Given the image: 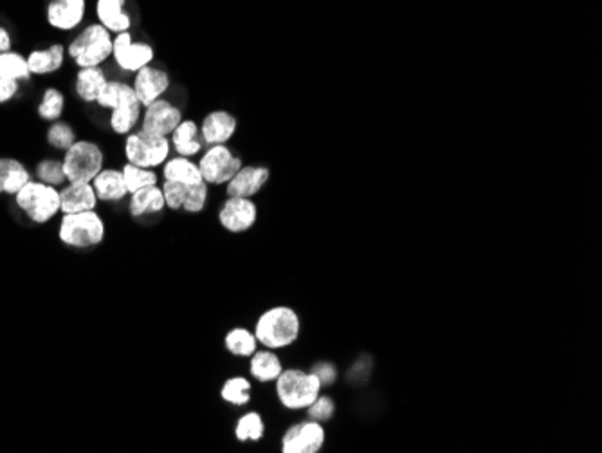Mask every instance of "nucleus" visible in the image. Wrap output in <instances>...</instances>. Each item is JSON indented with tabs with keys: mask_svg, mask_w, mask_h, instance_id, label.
Wrapping results in <instances>:
<instances>
[{
	"mask_svg": "<svg viewBox=\"0 0 602 453\" xmlns=\"http://www.w3.org/2000/svg\"><path fill=\"white\" fill-rule=\"evenodd\" d=\"M96 107L108 112V128L114 136L125 137L139 128L143 105L139 103L130 81L110 78L98 98Z\"/></svg>",
	"mask_w": 602,
	"mask_h": 453,
	"instance_id": "obj_1",
	"label": "nucleus"
},
{
	"mask_svg": "<svg viewBox=\"0 0 602 453\" xmlns=\"http://www.w3.org/2000/svg\"><path fill=\"white\" fill-rule=\"evenodd\" d=\"M300 315L291 306H273L260 313L255 322L253 333L259 340V345L271 351H286L293 347L301 336Z\"/></svg>",
	"mask_w": 602,
	"mask_h": 453,
	"instance_id": "obj_2",
	"label": "nucleus"
},
{
	"mask_svg": "<svg viewBox=\"0 0 602 453\" xmlns=\"http://www.w3.org/2000/svg\"><path fill=\"white\" fill-rule=\"evenodd\" d=\"M114 34L96 20L80 27L65 43L67 58L76 69L105 67L112 58Z\"/></svg>",
	"mask_w": 602,
	"mask_h": 453,
	"instance_id": "obj_3",
	"label": "nucleus"
},
{
	"mask_svg": "<svg viewBox=\"0 0 602 453\" xmlns=\"http://www.w3.org/2000/svg\"><path fill=\"white\" fill-rule=\"evenodd\" d=\"M58 241L76 251L99 248L107 237V221L98 210L61 213L58 217Z\"/></svg>",
	"mask_w": 602,
	"mask_h": 453,
	"instance_id": "obj_4",
	"label": "nucleus"
},
{
	"mask_svg": "<svg viewBox=\"0 0 602 453\" xmlns=\"http://www.w3.org/2000/svg\"><path fill=\"white\" fill-rule=\"evenodd\" d=\"M14 208L34 226L52 222L61 215L60 188L31 179L14 197Z\"/></svg>",
	"mask_w": 602,
	"mask_h": 453,
	"instance_id": "obj_5",
	"label": "nucleus"
},
{
	"mask_svg": "<svg viewBox=\"0 0 602 453\" xmlns=\"http://www.w3.org/2000/svg\"><path fill=\"white\" fill-rule=\"evenodd\" d=\"M323 385L312 371L298 367L284 369L275 382V394L278 403L289 412L306 411L321 394Z\"/></svg>",
	"mask_w": 602,
	"mask_h": 453,
	"instance_id": "obj_6",
	"label": "nucleus"
},
{
	"mask_svg": "<svg viewBox=\"0 0 602 453\" xmlns=\"http://www.w3.org/2000/svg\"><path fill=\"white\" fill-rule=\"evenodd\" d=\"M67 183H92L107 166L105 146L90 137H78L61 156Z\"/></svg>",
	"mask_w": 602,
	"mask_h": 453,
	"instance_id": "obj_7",
	"label": "nucleus"
},
{
	"mask_svg": "<svg viewBox=\"0 0 602 453\" xmlns=\"http://www.w3.org/2000/svg\"><path fill=\"white\" fill-rule=\"evenodd\" d=\"M170 137L154 136L136 128L128 136L123 137V157L125 163H132L137 166L159 170L166 159L172 156Z\"/></svg>",
	"mask_w": 602,
	"mask_h": 453,
	"instance_id": "obj_8",
	"label": "nucleus"
},
{
	"mask_svg": "<svg viewBox=\"0 0 602 453\" xmlns=\"http://www.w3.org/2000/svg\"><path fill=\"white\" fill-rule=\"evenodd\" d=\"M197 163L206 184L226 186L242 168L244 159L230 145H212L202 150Z\"/></svg>",
	"mask_w": 602,
	"mask_h": 453,
	"instance_id": "obj_9",
	"label": "nucleus"
},
{
	"mask_svg": "<svg viewBox=\"0 0 602 453\" xmlns=\"http://www.w3.org/2000/svg\"><path fill=\"white\" fill-rule=\"evenodd\" d=\"M110 61L125 74H136L155 61V47L150 42L137 40L132 31L114 34Z\"/></svg>",
	"mask_w": 602,
	"mask_h": 453,
	"instance_id": "obj_10",
	"label": "nucleus"
},
{
	"mask_svg": "<svg viewBox=\"0 0 602 453\" xmlns=\"http://www.w3.org/2000/svg\"><path fill=\"white\" fill-rule=\"evenodd\" d=\"M184 119L183 109L172 101L170 98H159L154 103L143 107V116L139 121V128L143 132L170 137L177 125Z\"/></svg>",
	"mask_w": 602,
	"mask_h": 453,
	"instance_id": "obj_11",
	"label": "nucleus"
},
{
	"mask_svg": "<svg viewBox=\"0 0 602 453\" xmlns=\"http://www.w3.org/2000/svg\"><path fill=\"white\" fill-rule=\"evenodd\" d=\"M260 210L255 199L248 197H226L219 210V224L231 235H242L255 228Z\"/></svg>",
	"mask_w": 602,
	"mask_h": 453,
	"instance_id": "obj_12",
	"label": "nucleus"
},
{
	"mask_svg": "<svg viewBox=\"0 0 602 453\" xmlns=\"http://www.w3.org/2000/svg\"><path fill=\"white\" fill-rule=\"evenodd\" d=\"M325 443H326L325 425L306 418L291 425L284 432L280 439V448L282 453H317L323 450Z\"/></svg>",
	"mask_w": 602,
	"mask_h": 453,
	"instance_id": "obj_13",
	"label": "nucleus"
},
{
	"mask_svg": "<svg viewBox=\"0 0 602 453\" xmlns=\"http://www.w3.org/2000/svg\"><path fill=\"white\" fill-rule=\"evenodd\" d=\"M89 0H49L45 5V22L51 29L69 34L85 25Z\"/></svg>",
	"mask_w": 602,
	"mask_h": 453,
	"instance_id": "obj_14",
	"label": "nucleus"
},
{
	"mask_svg": "<svg viewBox=\"0 0 602 453\" xmlns=\"http://www.w3.org/2000/svg\"><path fill=\"white\" fill-rule=\"evenodd\" d=\"M132 89L143 107L165 98L172 89V76L166 69L150 63L132 76Z\"/></svg>",
	"mask_w": 602,
	"mask_h": 453,
	"instance_id": "obj_15",
	"label": "nucleus"
},
{
	"mask_svg": "<svg viewBox=\"0 0 602 453\" xmlns=\"http://www.w3.org/2000/svg\"><path fill=\"white\" fill-rule=\"evenodd\" d=\"M271 181V170L264 165H242V168L226 184L228 197L255 199Z\"/></svg>",
	"mask_w": 602,
	"mask_h": 453,
	"instance_id": "obj_16",
	"label": "nucleus"
},
{
	"mask_svg": "<svg viewBox=\"0 0 602 453\" xmlns=\"http://www.w3.org/2000/svg\"><path fill=\"white\" fill-rule=\"evenodd\" d=\"M33 78H49L65 67L67 49L63 42H52L47 47H34L25 54Z\"/></svg>",
	"mask_w": 602,
	"mask_h": 453,
	"instance_id": "obj_17",
	"label": "nucleus"
},
{
	"mask_svg": "<svg viewBox=\"0 0 602 453\" xmlns=\"http://www.w3.org/2000/svg\"><path fill=\"white\" fill-rule=\"evenodd\" d=\"M199 127H201V136H202V141L206 146L230 145V141L237 134L239 121H237L235 114H231L230 110L215 109L199 121Z\"/></svg>",
	"mask_w": 602,
	"mask_h": 453,
	"instance_id": "obj_18",
	"label": "nucleus"
},
{
	"mask_svg": "<svg viewBox=\"0 0 602 453\" xmlns=\"http://www.w3.org/2000/svg\"><path fill=\"white\" fill-rule=\"evenodd\" d=\"M127 212L134 221H148L161 217L166 212L161 183L130 193L127 199Z\"/></svg>",
	"mask_w": 602,
	"mask_h": 453,
	"instance_id": "obj_19",
	"label": "nucleus"
},
{
	"mask_svg": "<svg viewBox=\"0 0 602 453\" xmlns=\"http://www.w3.org/2000/svg\"><path fill=\"white\" fill-rule=\"evenodd\" d=\"M92 188L99 204H118L128 199L121 166H105L94 179Z\"/></svg>",
	"mask_w": 602,
	"mask_h": 453,
	"instance_id": "obj_20",
	"label": "nucleus"
},
{
	"mask_svg": "<svg viewBox=\"0 0 602 453\" xmlns=\"http://www.w3.org/2000/svg\"><path fill=\"white\" fill-rule=\"evenodd\" d=\"M128 0H94L96 22L108 29L112 34L132 31L134 18L127 9Z\"/></svg>",
	"mask_w": 602,
	"mask_h": 453,
	"instance_id": "obj_21",
	"label": "nucleus"
},
{
	"mask_svg": "<svg viewBox=\"0 0 602 453\" xmlns=\"http://www.w3.org/2000/svg\"><path fill=\"white\" fill-rule=\"evenodd\" d=\"M108 80L110 78H108L105 67L76 69L74 81H72L74 96L85 105H96V101L101 96L103 89L107 87Z\"/></svg>",
	"mask_w": 602,
	"mask_h": 453,
	"instance_id": "obj_22",
	"label": "nucleus"
},
{
	"mask_svg": "<svg viewBox=\"0 0 602 453\" xmlns=\"http://www.w3.org/2000/svg\"><path fill=\"white\" fill-rule=\"evenodd\" d=\"M170 145H172V152L175 156L192 157V159L199 157L202 154V150L206 148L202 136H201L199 121H195L192 118H184L177 125V128L172 132Z\"/></svg>",
	"mask_w": 602,
	"mask_h": 453,
	"instance_id": "obj_23",
	"label": "nucleus"
},
{
	"mask_svg": "<svg viewBox=\"0 0 602 453\" xmlns=\"http://www.w3.org/2000/svg\"><path fill=\"white\" fill-rule=\"evenodd\" d=\"M61 213H80L98 210L99 201L90 183H65L60 188Z\"/></svg>",
	"mask_w": 602,
	"mask_h": 453,
	"instance_id": "obj_24",
	"label": "nucleus"
},
{
	"mask_svg": "<svg viewBox=\"0 0 602 453\" xmlns=\"http://www.w3.org/2000/svg\"><path fill=\"white\" fill-rule=\"evenodd\" d=\"M33 179L31 168L13 156H0V195L14 197Z\"/></svg>",
	"mask_w": 602,
	"mask_h": 453,
	"instance_id": "obj_25",
	"label": "nucleus"
},
{
	"mask_svg": "<svg viewBox=\"0 0 602 453\" xmlns=\"http://www.w3.org/2000/svg\"><path fill=\"white\" fill-rule=\"evenodd\" d=\"M159 170H161L159 172L161 181L179 183V184H186V186L204 183L199 163H197V159H192V157H183V156L172 154Z\"/></svg>",
	"mask_w": 602,
	"mask_h": 453,
	"instance_id": "obj_26",
	"label": "nucleus"
},
{
	"mask_svg": "<svg viewBox=\"0 0 602 453\" xmlns=\"http://www.w3.org/2000/svg\"><path fill=\"white\" fill-rule=\"evenodd\" d=\"M284 369L280 354L271 349L259 347V351L249 358V376L262 385L275 383Z\"/></svg>",
	"mask_w": 602,
	"mask_h": 453,
	"instance_id": "obj_27",
	"label": "nucleus"
},
{
	"mask_svg": "<svg viewBox=\"0 0 602 453\" xmlns=\"http://www.w3.org/2000/svg\"><path fill=\"white\" fill-rule=\"evenodd\" d=\"M67 110V96L58 85H47L38 101H36V116L43 123H52L63 118Z\"/></svg>",
	"mask_w": 602,
	"mask_h": 453,
	"instance_id": "obj_28",
	"label": "nucleus"
},
{
	"mask_svg": "<svg viewBox=\"0 0 602 453\" xmlns=\"http://www.w3.org/2000/svg\"><path fill=\"white\" fill-rule=\"evenodd\" d=\"M224 347L226 351L233 356V358H240V360H249L257 351H259V340L253 333V329L248 327H233L226 333L224 336Z\"/></svg>",
	"mask_w": 602,
	"mask_h": 453,
	"instance_id": "obj_29",
	"label": "nucleus"
},
{
	"mask_svg": "<svg viewBox=\"0 0 602 453\" xmlns=\"http://www.w3.org/2000/svg\"><path fill=\"white\" fill-rule=\"evenodd\" d=\"M80 137L78 128L67 121V119H58L52 123H47L45 128V143L47 146L54 152V154H63L69 146H72L76 143V139Z\"/></svg>",
	"mask_w": 602,
	"mask_h": 453,
	"instance_id": "obj_30",
	"label": "nucleus"
},
{
	"mask_svg": "<svg viewBox=\"0 0 602 453\" xmlns=\"http://www.w3.org/2000/svg\"><path fill=\"white\" fill-rule=\"evenodd\" d=\"M221 400L231 407H248L253 400V382L246 376H231L221 387Z\"/></svg>",
	"mask_w": 602,
	"mask_h": 453,
	"instance_id": "obj_31",
	"label": "nucleus"
},
{
	"mask_svg": "<svg viewBox=\"0 0 602 453\" xmlns=\"http://www.w3.org/2000/svg\"><path fill=\"white\" fill-rule=\"evenodd\" d=\"M33 179L49 184V186H56L61 188L67 183L65 177V170H63V163L60 156H43L40 157L34 166L31 168Z\"/></svg>",
	"mask_w": 602,
	"mask_h": 453,
	"instance_id": "obj_32",
	"label": "nucleus"
},
{
	"mask_svg": "<svg viewBox=\"0 0 602 453\" xmlns=\"http://www.w3.org/2000/svg\"><path fill=\"white\" fill-rule=\"evenodd\" d=\"M235 439L239 443H259L266 438V420L260 412H244L235 423Z\"/></svg>",
	"mask_w": 602,
	"mask_h": 453,
	"instance_id": "obj_33",
	"label": "nucleus"
},
{
	"mask_svg": "<svg viewBox=\"0 0 602 453\" xmlns=\"http://www.w3.org/2000/svg\"><path fill=\"white\" fill-rule=\"evenodd\" d=\"M0 80H18L24 85L33 80L24 52L14 49L0 52Z\"/></svg>",
	"mask_w": 602,
	"mask_h": 453,
	"instance_id": "obj_34",
	"label": "nucleus"
},
{
	"mask_svg": "<svg viewBox=\"0 0 602 453\" xmlns=\"http://www.w3.org/2000/svg\"><path fill=\"white\" fill-rule=\"evenodd\" d=\"M121 172H123V179L127 184V192L128 195L146 188V186H154L161 183V175L159 170H152V168H145V166H137L132 163H123L121 165Z\"/></svg>",
	"mask_w": 602,
	"mask_h": 453,
	"instance_id": "obj_35",
	"label": "nucleus"
},
{
	"mask_svg": "<svg viewBox=\"0 0 602 453\" xmlns=\"http://www.w3.org/2000/svg\"><path fill=\"white\" fill-rule=\"evenodd\" d=\"M208 201H210V184L199 183L193 186H186L181 212L190 213V215L202 213L208 206Z\"/></svg>",
	"mask_w": 602,
	"mask_h": 453,
	"instance_id": "obj_36",
	"label": "nucleus"
},
{
	"mask_svg": "<svg viewBox=\"0 0 602 453\" xmlns=\"http://www.w3.org/2000/svg\"><path fill=\"white\" fill-rule=\"evenodd\" d=\"M305 412H306L308 420H314V421H319L325 425L335 416V401L330 396L319 394Z\"/></svg>",
	"mask_w": 602,
	"mask_h": 453,
	"instance_id": "obj_37",
	"label": "nucleus"
},
{
	"mask_svg": "<svg viewBox=\"0 0 602 453\" xmlns=\"http://www.w3.org/2000/svg\"><path fill=\"white\" fill-rule=\"evenodd\" d=\"M310 371L317 376V380L321 382L323 389L325 387H332L335 383V380H337V369L332 363H328V362H319Z\"/></svg>",
	"mask_w": 602,
	"mask_h": 453,
	"instance_id": "obj_38",
	"label": "nucleus"
},
{
	"mask_svg": "<svg viewBox=\"0 0 602 453\" xmlns=\"http://www.w3.org/2000/svg\"><path fill=\"white\" fill-rule=\"evenodd\" d=\"M24 83L18 80H0V105L14 101L22 92Z\"/></svg>",
	"mask_w": 602,
	"mask_h": 453,
	"instance_id": "obj_39",
	"label": "nucleus"
},
{
	"mask_svg": "<svg viewBox=\"0 0 602 453\" xmlns=\"http://www.w3.org/2000/svg\"><path fill=\"white\" fill-rule=\"evenodd\" d=\"M13 45H14V40H13L11 31L4 24H0V52L14 49Z\"/></svg>",
	"mask_w": 602,
	"mask_h": 453,
	"instance_id": "obj_40",
	"label": "nucleus"
}]
</instances>
